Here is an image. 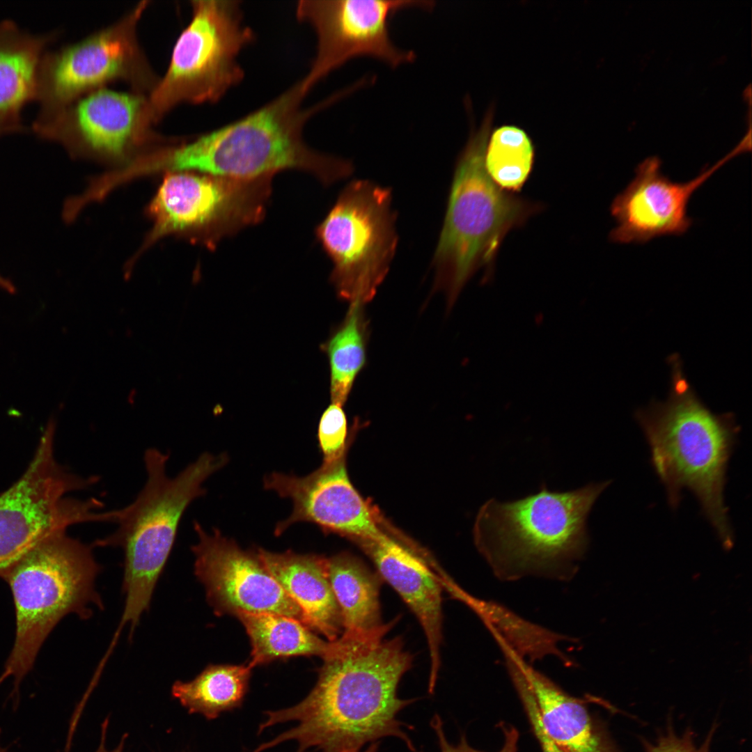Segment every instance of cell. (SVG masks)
I'll return each mask as SVG.
<instances>
[{
    "label": "cell",
    "mask_w": 752,
    "mask_h": 752,
    "mask_svg": "<svg viewBox=\"0 0 752 752\" xmlns=\"http://www.w3.org/2000/svg\"><path fill=\"white\" fill-rule=\"evenodd\" d=\"M310 91L302 80L249 115L215 130L180 139L157 155L159 172H194L240 180L272 178L298 169L329 185L349 176L352 162L320 153L304 141L308 119L331 104L304 108Z\"/></svg>",
    "instance_id": "cell-3"
},
{
    "label": "cell",
    "mask_w": 752,
    "mask_h": 752,
    "mask_svg": "<svg viewBox=\"0 0 752 752\" xmlns=\"http://www.w3.org/2000/svg\"><path fill=\"white\" fill-rule=\"evenodd\" d=\"M329 582L338 605L345 635H368L391 629L396 619L384 623L379 590L382 578L356 557L340 553L327 558Z\"/></svg>",
    "instance_id": "cell-22"
},
{
    "label": "cell",
    "mask_w": 752,
    "mask_h": 752,
    "mask_svg": "<svg viewBox=\"0 0 752 752\" xmlns=\"http://www.w3.org/2000/svg\"><path fill=\"white\" fill-rule=\"evenodd\" d=\"M58 35L56 29L33 33L12 19L0 20V137L30 130L23 109L35 100L41 56Z\"/></svg>",
    "instance_id": "cell-19"
},
{
    "label": "cell",
    "mask_w": 752,
    "mask_h": 752,
    "mask_svg": "<svg viewBox=\"0 0 752 752\" xmlns=\"http://www.w3.org/2000/svg\"><path fill=\"white\" fill-rule=\"evenodd\" d=\"M93 546L54 534L28 552L1 577L12 593L15 614L13 648L3 677H13L15 692L33 668L47 638L65 616L88 619L103 608L95 588L101 572Z\"/></svg>",
    "instance_id": "cell-7"
},
{
    "label": "cell",
    "mask_w": 752,
    "mask_h": 752,
    "mask_svg": "<svg viewBox=\"0 0 752 752\" xmlns=\"http://www.w3.org/2000/svg\"><path fill=\"white\" fill-rule=\"evenodd\" d=\"M542 724L565 752H619L606 726L575 698L544 674L522 662Z\"/></svg>",
    "instance_id": "cell-21"
},
{
    "label": "cell",
    "mask_w": 752,
    "mask_h": 752,
    "mask_svg": "<svg viewBox=\"0 0 752 752\" xmlns=\"http://www.w3.org/2000/svg\"><path fill=\"white\" fill-rule=\"evenodd\" d=\"M264 487L290 499V515L279 522L277 536L292 524L308 522L324 533H334L355 541L377 536L379 528L374 512L351 483L346 467V452L305 476L299 477L274 472L263 480Z\"/></svg>",
    "instance_id": "cell-16"
},
{
    "label": "cell",
    "mask_w": 752,
    "mask_h": 752,
    "mask_svg": "<svg viewBox=\"0 0 752 752\" xmlns=\"http://www.w3.org/2000/svg\"><path fill=\"white\" fill-rule=\"evenodd\" d=\"M745 151L739 144L714 166L686 182H673L650 157L636 169L635 178L613 199L611 213L617 226L609 233L616 243H645L658 237L682 235L692 225L687 207L693 194L731 158Z\"/></svg>",
    "instance_id": "cell-17"
},
{
    "label": "cell",
    "mask_w": 752,
    "mask_h": 752,
    "mask_svg": "<svg viewBox=\"0 0 752 752\" xmlns=\"http://www.w3.org/2000/svg\"><path fill=\"white\" fill-rule=\"evenodd\" d=\"M391 197L389 188L353 180L316 229L334 264L331 281L350 304L370 301L389 272L398 242Z\"/></svg>",
    "instance_id": "cell-11"
},
{
    "label": "cell",
    "mask_w": 752,
    "mask_h": 752,
    "mask_svg": "<svg viewBox=\"0 0 752 752\" xmlns=\"http://www.w3.org/2000/svg\"><path fill=\"white\" fill-rule=\"evenodd\" d=\"M433 1L301 0L297 19L309 24L317 49L308 73L302 79L312 88L329 73L357 56H371L391 68L412 62L414 51L398 47L390 33L392 17L407 8L430 10Z\"/></svg>",
    "instance_id": "cell-14"
},
{
    "label": "cell",
    "mask_w": 752,
    "mask_h": 752,
    "mask_svg": "<svg viewBox=\"0 0 752 752\" xmlns=\"http://www.w3.org/2000/svg\"><path fill=\"white\" fill-rule=\"evenodd\" d=\"M0 288L5 290L9 293H14L15 288L14 285L8 279L0 275Z\"/></svg>",
    "instance_id": "cell-32"
},
{
    "label": "cell",
    "mask_w": 752,
    "mask_h": 752,
    "mask_svg": "<svg viewBox=\"0 0 752 752\" xmlns=\"http://www.w3.org/2000/svg\"><path fill=\"white\" fill-rule=\"evenodd\" d=\"M258 556L272 576L297 604L301 622L329 641L343 633L340 611L327 570V558L292 551L273 553L260 548Z\"/></svg>",
    "instance_id": "cell-20"
},
{
    "label": "cell",
    "mask_w": 752,
    "mask_h": 752,
    "mask_svg": "<svg viewBox=\"0 0 752 752\" xmlns=\"http://www.w3.org/2000/svg\"><path fill=\"white\" fill-rule=\"evenodd\" d=\"M108 723H109V719H108V718H107L106 719H104V722L102 724L101 741H100V746H99L97 750L95 752H123V749H124L125 740V738L127 736L126 734L124 735L122 737V739H121L120 743L118 744V746L115 749H113V751H108L106 749L105 743H106V735H107Z\"/></svg>",
    "instance_id": "cell-31"
},
{
    "label": "cell",
    "mask_w": 752,
    "mask_h": 752,
    "mask_svg": "<svg viewBox=\"0 0 752 752\" xmlns=\"http://www.w3.org/2000/svg\"><path fill=\"white\" fill-rule=\"evenodd\" d=\"M169 455L150 448L143 460L147 478L134 501L116 510V529L95 540V547L120 548L124 554L125 604L116 632L130 626L134 633L149 607L157 581L172 551L180 519L190 503L203 496L202 485L228 462L226 453H204L173 477L166 473Z\"/></svg>",
    "instance_id": "cell-5"
},
{
    "label": "cell",
    "mask_w": 752,
    "mask_h": 752,
    "mask_svg": "<svg viewBox=\"0 0 752 752\" xmlns=\"http://www.w3.org/2000/svg\"><path fill=\"white\" fill-rule=\"evenodd\" d=\"M717 725L714 723L705 739L697 746L694 742V733L687 729L681 735L676 734L672 726H668L666 731L652 743L642 740L645 752H710V744Z\"/></svg>",
    "instance_id": "cell-28"
},
{
    "label": "cell",
    "mask_w": 752,
    "mask_h": 752,
    "mask_svg": "<svg viewBox=\"0 0 752 752\" xmlns=\"http://www.w3.org/2000/svg\"><path fill=\"white\" fill-rule=\"evenodd\" d=\"M270 178L240 180L194 172L168 173L147 207L152 226L127 264L160 238L174 235L212 246L263 217Z\"/></svg>",
    "instance_id": "cell-12"
},
{
    "label": "cell",
    "mask_w": 752,
    "mask_h": 752,
    "mask_svg": "<svg viewBox=\"0 0 752 752\" xmlns=\"http://www.w3.org/2000/svg\"><path fill=\"white\" fill-rule=\"evenodd\" d=\"M55 422L50 420L22 476L0 495V577L49 537L74 524L114 522L113 510L100 512V501L66 496L94 484L56 460Z\"/></svg>",
    "instance_id": "cell-10"
},
{
    "label": "cell",
    "mask_w": 752,
    "mask_h": 752,
    "mask_svg": "<svg viewBox=\"0 0 752 752\" xmlns=\"http://www.w3.org/2000/svg\"><path fill=\"white\" fill-rule=\"evenodd\" d=\"M355 542L373 561L380 577L398 593L421 625L429 650L428 687L432 692L441 666L444 590L433 569L434 563L383 531L375 538Z\"/></svg>",
    "instance_id": "cell-18"
},
{
    "label": "cell",
    "mask_w": 752,
    "mask_h": 752,
    "mask_svg": "<svg viewBox=\"0 0 752 752\" xmlns=\"http://www.w3.org/2000/svg\"><path fill=\"white\" fill-rule=\"evenodd\" d=\"M191 6L167 70L148 95L156 123L181 104L218 101L244 77L237 58L254 33L244 23L240 2L194 0Z\"/></svg>",
    "instance_id": "cell-8"
},
{
    "label": "cell",
    "mask_w": 752,
    "mask_h": 752,
    "mask_svg": "<svg viewBox=\"0 0 752 752\" xmlns=\"http://www.w3.org/2000/svg\"><path fill=\"white\" fill-rule=\"evenodd\" d=\"M148 94L108 87L88 93L30 127L72 157L123 167L173 141L155 131Z\"/></svg>",
    "instance_id": "cell-13"
},
{
    "label": "cell",
    "mask_w": 752,
    "mask_h": 752,
    "mask_svg": "<svg viewBox=\"0 0 752 752\" xmlns=\"http://www.w3.org/2000/svg\"><path fill=\"white\" fill-rule=\"evenodd\" d=\"M0 752H7L6 748L4 746V744H3V743L2 740H1V733H0Z\"/></svg>",
    "instance_id": "cell-34"
},
{
    "label": "cell",
    "mask_w": 752,
    "mask_h": 752,
    "mask_svg": "<svg viewBox=\"0 0 752 752\" xmlns=\"http://www.w3.org/2000/svg\"><path fill=\"white\" fill-rule=\"evenodd\" d=\"M534 157V145L525 130L514 125H504L489 135L485 166L499 187L517 191L528 178Z\"/></svg>",
    "instance_id": "cell-26"
},
{
    "label": "cell",
    "mask_w": 752,
    "mask_h": 752,
    "mask_svg": "<svg viewBox=\"0 0 752 752\" xmlns=\"http://www.w3.org/2000/svg\"><path fill=\"white\" fill-rule=\"evenodd\" d=\"M389 631L368 635L341 634L338 648L323 659L315 686L290 707L267 711L258 734L276 724L295 726L259 745L263 752L295 741V752H343L393 736L410 740L402 730L399 712L410 701L398 696V687L413 657L400 637L385 639Z\"/></svg>",
    "instance_id": "cell-1"
},
{
    "label": "cell",
    "mask_w": 752,
    "mask_h": 752,
    "mask_svg": "<svg viewBox=\"0 0 752 752\" xmlns=\"http://www.w3.org/2000/svg\"><path fill=\"white\" fill-rule=\"evenodd\" d=\"M198 542L191 547L194 574L205 587L216 613H272L301 621L297 604L269 572L258 552L245 551L214 529L197 522Z\"/></svg>",
    "instance_id": "cell-15"
},
{
    "label": "cell",
    "mask_w": 752,
    "mask_h": 752,
    "mask_svg": "<svg viewBox=\"0 0 752 752\" xmlns=\"http://www.w3.org/2000/svg\"><path fill=\"white\" fill-rule=\"evenodd\" d=\"M149 3L140 1L109 26L45 51L37 72L34 101L39 109L33 121L45 120L76 99L115 82L148 95L154 89L159 77L137 34Z\"/></svg>",
    "instance_id": "cell-9"
},
{
    "label": "cell",
    "mask_w": 752,
    "mask_h": 752,
    "mask_svg": "<svg viewBox=\"0 0 752 752\" xmlns=\"http://www.w3.org/2000/svg\"><path fill=\"white\" fill-rule=\"evenodd\" d=\"M432 726L438 738L440 752H484L472 748L462 736L457 744H451L446 739L439 716L432 719ZM503 733L504 742L497 752H517L519 738V731L512 726L503 723L499 724Z\"/></svg>",
    "instance_id": "cell-30"
},
{
    "label": "cell",
    "mask_w": 752,
    "mask_h": 752,
    "mask_svg": "<svg viewBox=\"0 0 752 752\" xmlns=\"http://www.w3.org/2000/svg\"><path fill=\"white\" fill-rule=\"evenodd\" d=\"M244 625L251 644V659L256 666L276 659L316 655L322 659L334 653L338 641H325L301 621L272 613L241 611L235 614Z\"/></svg>",
    "instance_id": "cell-23"
},
{
    "label": "cell",
    "mask_w": 752,
    "mask_h": 752,
    "mask_svg": "<svg viewBox=\"0 0 752 752\" xmlns=\"http://www.w3.org/2000/svg\"><path fill=\"white\" fill-rule=\"evenodd\" d=\"M493 111L471 134L459 156L433 265L436 288L452 305L472 274L489 267L507 233L540 210L499 187L485 166Z\"/></svg>",
    "instance_id": "cell-6"
},
{
    "label": "cell",
    "mask_w": 752,
    "mask_h": 752,
    "mask_svg": "<svg viewBox=\"0 0 752 752\" xmlns=\"http://www.w3.org/2000/svg\"><path fill=\"white\" fill-rule=\"evenodd\" d=\"M368 324L363 305L350 304L343 322L321 345L329 362L331 402L344 405L366 363Z\"/></svg>",
    "instance_id": "cell-25"
},
{
    "label": "cell",
    "mask_w": 752,
    "mask_h": 752,
    "mask_svg": "<svg viewBox=\"0 0 752 752\" xmlns=\"http://www.w3.org/2000/svg\"><path fill=\"white\" fill-rule=\"evenodd\" d=\"M668 362V397L638 409L635 418L670 507L679 506L684 489L691 492L723 545L730 548L733 532L724 490L739 426L734 414H715L700 400L683 373L677 354L671 355Z\"/></svg>",
    "instance_id": "cell-2"
},
{
    "label": "cell",
    "mask_w": 752,
    "mask_h": 752,
    "mask_svg": "<svg viewBox=\"0 0 752 752\" xmlns=\"http://www.w3.org/2000/svg\"><path fill=\"white\" fill-rule=\"evenodd\" d=\"M513 684L542 752H565L547 734L542 724L535 699L526 680L524 677H519L514 681Z\"/></svg>",
    "instance_id": "cell-29"
},
{
    "label": "cell",
    "mask_w": 752,
    "mask_h": 752,
    "mask_svg": "<svg viewBox=\"0 0 752 752\" xmlns=\"http://www.w3.org/2000/svg\"><path fill=\"white\" fill-rule=\"evenodd\" d=\"M377 749H378L377 744V743H371L370 744V746L363 751H361V750H359V751H343V752H377Z\"/></svg>",
    "instance_id": "cell-33"
},
{
    "label": "cell",
    "mask_w": 752,
    "mask_h": 752,
    "mask_svg": "<svg viewBox=\"0 0 752 752\" xmlns=\"http://www.w3.org/2000/svg\"><path fill=\"white\" fill-rule=\"evenodd\" d=\"M252 669L249 664H211L192 680L175 682L171 694L189 714L214 719L221 713L242 705Z\"/></svg>",
    "instance_id": "cell-24"
},
{
    "label": "cell",
    "mask_w": 752,
    "mask_h": 752,
    "mask_svg": "<svg viewBox=\"0 0 752 752\" xmlns=\"http://www.w3.org/2000/svg\"><path fill=\"white\" fill-rule=\"evenodd\" d=\"M347 418L343 406L331 402L323 412L318 428V441L323 462H330L347 452Z\"/></svg>",
    "instance_id": "cell-27"
},
{
    "label": "cell",
    "mask_w": 752,
    "mask_h": 752,
    "mask_svg": "<svg viewBox=\"0 0 752 752\" xmlns=\"http://www.w3.org/2000/svg\"><path fill=\"white\" fill-rule=\"evenodd\" d=\"M611 480L538 492L513 501H487L474 522L475 545L501 580L526 576L568 580L588 549V517Z\"/></svg>",
    "instance_id": "cell-4"
}]
</instances>
